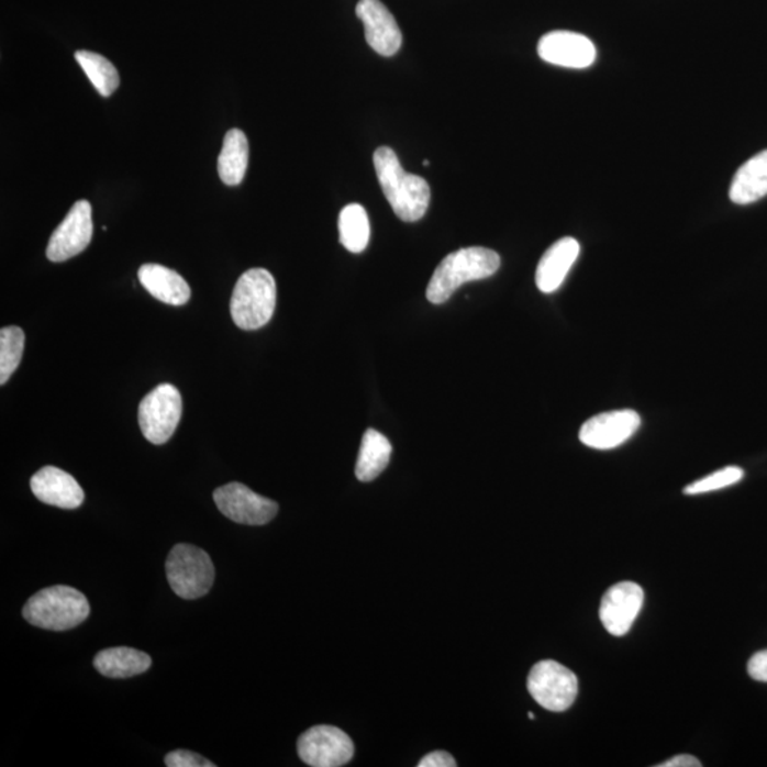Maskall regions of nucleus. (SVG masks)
<instances>
[{"instance_id":"obj_9","label":"nucleus","mask_w":767,"mask_h":767,"mask_svg":"<svg viewBox=\"0 0 767 767\" xmlns=\"http://www.w3.org/2000/svg\"><path fill=\"white\" fill-rule=\"evenodd\" d=\"M218 509L235 523L262 526L278 514L279 507L274 500L260 497L245 485L232 482L213 492Z\"/></svg>"},{"instance_id":"obj_29","label":"nucleus","mask_w":767,"mask_h":767,"mask_svg":"<svg viewBox=\"0 0 767 767\" xmlns=\"http://www.w3.org/2000/svg\"><path fill=\"white\" fill-rule=\"evenodd\" d=\"M702 764L691 755H678L665 762V764L658 765V767H701Z\"/></svg>"},{"instance_id":"obj_2","label":"nucleus","mask_w":767,"mask_h":767,"mask_svg":"<svg viewBox=\"0 0 767 767\" xmlns=\"http://www.w3.org/2000/svg\"><path fill=\"white\" fill-rule=\"evenodd\" d=\"M500 268V256L487 247H464L441 262L426 288V299L442 304L468 281L488 279Z\"/></svg>"},{"instance_id":"obj_14","label":"nucleus","mask_w":767,"mask_h":767,"mask_svg":"<svg viewBox=\"0 0 767 767\" xmlns=\"http://www.w3.org/2000/svg\"><path fill=\"white\" fill-rule=\"evenodd\" d=\"M358 19L364 24L368 46L378 55L390 57L400 51L402 33L400 26L380 0H360L356 8Z\"/></svg>"},{"instance_id":"obj_4","label":"nucleus","mask_w":767,"mask_h":767,"mask_svg":"<svg viewBox=\"0 0 767 767\" xmlns=\"http://www.w3.org/2000/svg\"><path fill=\"white\" fill-rule=\"evenodd\" d=\"M278 289L269 270L245 271L236 281L231 299L232 320L242 330L266 326L274 318Z\"/></svg>"},{"instance_id":"obj_24","label":"nucleus","mask_w":767,"mask_h":767,"mask_svg":"<svg viewBox=\"0 0 767 767\" xmlns=\"http://www.w3.org/2000/svg\"><path fill=\"white\" fill-rule=\"evenodd\" d=\"M24 333L21 327L0 330V383L4 386L21 364L24 349Z\"/></svg>"},{"instance_id":"obj_8","label":"nucleus","mask_w":767,"mask_h":767,"mask_svg":"<svg viewBox=\"0 0 767 767\" xmlns=\"http://www.w3.org/2000/svg\"><path fill=\"white\" fill-rule=\"evenodd\" d=\"M298 752L305 765L313 767H340L354 756V744L346 732L336 726L310 727L299 737Z\"/></svg>"},{"instance_id":"obj_25","label":"nucleus","mask_w":767,"mask_h":767,"mask_svg":"<svg viewBox=\"0 0 767 767\" xmlns=\"http://www.w3.org/2000/svg\"><path fill=\"white\" fill-rule=\"evenodd\" d=\"M742 478H744V469H741L740 466H727V468L718 470V473L708 475V477L699 479L697 480V482H693L691 485H688L686 490H683V493H710L713 492V490H720L723 488L732 487V485L740 482Z\"/></svg>"},{"instance_id":"obj_22","label":"nucleus","mask_w":767,"mask_h":767,"mask_svg":"<svg viewBox=\"0 0 767 767\" xmlns=\"http://www.w3.org/2000/svg\"><path fill=\"white\" fill-rule=\"evenodd\" d=\"M340 242L352 254H362L370 242V221L358 203L343 208L338 218Z\"/></svg>"},{"instance_id":"obj_1","label":"nucleus","mask_w":767,"mask_h":767,"mask_svg":"<svg viewBox=\"0 0 767 767\" xmlns=\"http://www.w3.org/2000/svg\"><path fill=\"white\" fill-rule=\"evenodd\" d=\"M374 168L383 196L396 215L404 222H416L429 211L431 189L420 175L407 173L391 148L374 153Z\"/></svg>"},{"instance_id":"obj_3","label":"nucleus","mask_w":767,"mask_h":767,"mask_svg":"<svg viewBox=\"0 0 767 767\" xmlns=\"http://www.w3.org/2000/svg\"><path fill=\"white\" fill-rule=\"evenodd\" d=\"M89 614L86 596L69 586H53L37 591L23 607V616L29 624L52 631L75 629Z\"/></svg>"},{"instance_id":"obj_31","label":"nucleus","mask_w":767,"mask_h":767,"mask_svg":"<svg viewBox=\"0 0 767 767\" xmlns=\"http://www.w3.org/2000/svg\"><path fill=\"white\" fill-rule=\"evenodd\" d=\"M424 165H425V167H430V162H426V159H425Z\"/></svg>"},{"instance_id":"obj_15","label":"nucleus","mask_w":767,"mask_h":767,"mask_svg":"<svg viewBox=\"0 0 767 767\" xmlns=\"http://www.w3.org/2000/svg\"><path fill=\"white\" fill-rule=\"evenodd\" d=\"M33 494L43 503L60 509H77L85 502V492L70 474L45 466L31 480Z\"/></svg>"},{"instance_id":"obj_13","label":"nucleus","mask_w":767,"mask_h":767,"mask_svg":"<svg viewBox=\"0 0 767 767\" xmlns=\"http://www.w3.org/2000/svg\"><path fill=\"white\" fill-rule=\"evenodd\" d=\"M542 60L567 69H587L596 62L594 43L580 33L556 31L547 33L537 45Z\"/></svg>"},{"instance_id":"obj_7","label":"nucleus","mask_w":767,"mask_h":767,"mask_svg":"<svg viewBox=\"0 0 767 767\" xmlns=\"http://www.w3.org/2000/svg\"><path fill=\"white\" fill-rule=\"evenodd\" d=\"M527 689L538 705L551 712H565L579 693V679L565 665L545 659L532 668Z\"/></svg>"},{"instance_id":"obj_30","label":"nucleus","mask_w":767,"mask_h":767,"mask_svg":"<svg viewBox=\"0 0 767 767\" xmlns=\"http://www.w3.org/2000/svg\"><path fill=\"white\" fill-rule=\"evenodd\" d=\"M527 716H529V720H532V721L535 720V715H533L532 712H529V715H527Z\"/></svg>"},{"instance_id":"obj_19","label":"nucleus","mask_w":767,"mask_h":767,"mask_svg":"<svg viewBox=\"0 0 767 767\" xmlns=\"http://www.w3.org/2000/svg\"><path fill=\"white\" fill-rule=\"evenodd\" d=\"M148 654L130 647L107 648L96 655L95 667L107 678H131L152 667Z\"/></svg>"},{"instance_id":"obj_17","label":"nucleus","mask_w":767,"mask_h":767,"mask_svg":"<svg viewBox=\"0 0 767 767\" xmlns=\"http://www.w3.org/2000/svg\"><path fill=\"white\" fill-rule=\"evenodd\" d=\"M138 279L143 288L153 298L169 305H184L191 299V288L177 271L163 265L147 264L141 266Z\"/></svg>"},{"instance_id":"obj_6","label":"nucleus","mask_w":767,"mask_h":767,"mask_svg":"<svg viewBox=\"0 0 767 767\" xmlns=\"http://www.w3.org/2000/svg\"><path fill=\"white\" fill-rule=\"evenodd\" d=\"M182 415V397L173 383H159L141 401V432L154 445H163L174 435Z\"/></svg>"},{"instance_id":"obj_21","label":"nucleus","mask_w":767,"mask_h":767,"mask_svg":"<svg viewBox=\"0 0 767 767\" xmlns=\"http://www.w3.org/2000/svg\"><path fill=\"white\" fill-rule=\"evenodd\" d=\"M392 445L387 436L376 430H367L363 436L360 454L356 465V477L362 482H371L380 477L390 464Z\"/></svg>"},{"instance_id":"obj_27","label":"nucleus","mask_w":767,"mask_h":767,"mask_svg":"<svg viewBox=\"0 0 767 767\" xmlns=\"http://www.w3.org/2000/svg\"><path fill=\"white\" fill-rule=\"evenodd\" d=\"M747 672L755 681L767 682V649L754 655L747 663Z\"/></svg>"},{"instance_id":"obj_5","label":"nucleus","mask_w":767,"mask_h":767,"mask_svg":"<svg viewBox=\"0 0 767 767\" xmlns=\"http://www.w3.org/2000/svg\"><path fill=\"white\" fill-rule=\"evenodd\" d=\"M165 569L174 593L186 600L205 596L215 580V569L210 555L202 548L187 543L173 547Z\"/></svg>"},{"instance_id":"obj_16","label":"nucleus","mask_w":767,"mask_h":767,"mask_svg":"<svg viewBox=\"0 0 767 767\" xmlns=\"http://www.w3.org/2000/svg\"><path fill=\"white\" fill-rule=\"evenodd\" d=\"M580 255V244L575 237H563L548 247L538 262L536 285L543 293H553L563 285Z\"/></svg>"},{"instance_id":"obj_18","label":"nucleus","mask_w":767,"mask_h":767,"mask_svg":"<svg viewBox=\"0 0 767 767\" xmlns=\"http://www.w3.org/2000/svg\"><path fill=\"white\" fill-rule=\"evenodd\" d=\"M767 196V149L746 162L733 177L730 197L737 205H749Z\"/></svg>"},{"instance_id":"obj_10","label":"nucleus","mask_w":767,"mask_h":767,"mask_svg":"<svg viewBox=\"0 0 767 767\" xmlns=\"http://www.w3.org/2000/svg\"><path fill=\"white\" fill-rule=\"evenodd\" d=\"M93 237L91 205L86 199L76 202L57 230L52 233L47 245V259L66 262L87 249Z\"/></svg>"},{"instance_id":"obj_12","label":"nucleus","mask_w":767,"mask_h":767,"mask_svg":"<svg viewBox=\"0 0 767 767\" xmlns=\"http://www.w3.org/2000/svg\"><path fill=\"white\" fill-rule=\"evenodd\" d=\"M644 604V591L633 581L611 587L601 600L600 620L614 637H623L633 627Z\"/></svg>"},{"instance_id":"obj_23","label":"nucleus","mask_w":767,"mask_h":767,"mask_svg":"<svg viewBox=\"0 0 767 767\" xmlns=\"http://www.w3.org/2000/svg\"><path fill=\"white\" fill-rule=\"evenodd\" d=\"M75 57L101 96L110 97L119 89L120 75L113 63L89 51L76 52Z\"/></svg>"},{"instance_id":"obj_26","label":"nucleus","mask_w":767,"mask_h":767,"mask_svg":"<svg viewBox=\"0 0 767 767\" xmlns=\"http://www.w3.org/2000/svg\"><path fill=\"white\" fill-rule=\"evenodd\" d=\"M165 765L168 767H215V764L205 757L189 751H174L165 756Z\"/></svg>"},{"instance_id":"obj_20","label":"nucleus","mask_w":767,"mask_h":767,"mask_svg":"<svg viewBox=\"0 0 767 767\" xmlns=\"http://www.w3.org/2000/svg\"><path fill=\"white\" fill-rule=\"evenodd\" d=\"M247 163H249V143L244 131H227L223 147L218 158V173L226 186L236 187L244 181Z\"/></svg>"},{"instance_id":"obj_11","label":"nucleus","mask_w":767,"mask_h":767,"mask_svg":"<svg viewBox=\"0 0 767 767\" xmlns=\"http://www.w3.org/2000/svg\"><path fill=\"white\" fill-rule=\"evenodd\" d=\"M640 425V415L633 410L604 412L585 422L579 436L589 448L609 451L627 442Z\"/></svg>"},{"instance_id":"obj_28","label":"nucleus","mask_w":767,"mask_h":767,"mask_svg":"<svg viewBox=\"0 0 767 767\" xmlns=\"http://www.w3.org/2000/svg\"><path fill=\"white\" fill-rule=\"evenodd\" d=\"M456 762L448 752L435 751L422 757L419 767H455Z\"/></svg>"}]
</instances>
